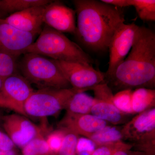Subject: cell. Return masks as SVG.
Returning <instances> with one entry per match:
<instances>
[{"label":"cell","instance_id":"f546056e","mask_svg":"<svg viewBox=\"0 0 155 155\" xmlns=\"http://www.w3.org/2000/svg\"><path fill=\"white\" fill-rule=\"evenodd\" d=\"M0 155H17V153L15 152V150L8 151L0 150Z\"/></svg>","mask_w":155,"mask_h":155},{"label":"cell","instance_id":"3957f363","mask_svg":"<svg viewBox=\"0 0 155 155\" xmlns=\"http://www.w3.org/2000/svg\"><path fill=\"white\" fill-rule=\"evenodd\" d=\"M47 57L56 61L92 65V59L80 46L63 32L45 25L38 38L24 51Z\"/></svg>","mask_w":155,"mask_h":155},{"label":"cell","instance_id":"4dcf8cb0","mask_svg":"<svg viewBox=\"0 0 155 155\" xmlns=\"http://www.w3.org/2000/svg\"><path fill=\"white\" fill-rule=\"evenodd\" d=\"M3 81H4V79L0 77V91L1 90V89H2V87Z\"/></svg>","mask_w":155,"mask_h":155},{"label":"cell","instance_id":"e0dca14e","mask_svg":"<svg viewBox=\"0 0 155 155\" xmlns=\"http://www.w3.org/2000/svg\"><path fill=\"white\" fill-rule=\"evenodd\" d=\"M132 107L134 115L155 108V89H135L132 94Z\"/></svg>","mask_w":155,"mask_h":155},{"label":"cell","instance_id":"44dd1931","mask_svg":"<svg viewBox=\"0 0 155 155\" xmlns=\"http://www.w3.org/2000/svg\"><path fill=\"white\" fill-rule=\"evenodd\" d=\"M112 125L93 135L89 139L95 146L98 145L122 140L120 129L113 127Z\"/></svg>","mask_w":155,"mask_h":155},{"label":"cell","instance_id":"8fae6325","mask_svg":"<svg viewBox=\"0 0 155 155\" xmlns=\"http://www.w3.org/2000/svg\"><path fill=\"white\" fill-rule=\"evenodd\" d=\"M2 125L5 133L16 146L22 148L33 139L42 134L41 128L25 116L15 114L3 116Z\"/></svg>","mask_w":155,"mask_h":155},{"label":"cell","instance_id":"6da1fadb","mask_svg":"<svg viewBox=\"0 0 155 155\" xmlns=\"http://www.w3.org/2000/svg\"><path fill=\"white\" fill-rule=\"evenodd\" d=\"M112 91L155 87V34L150 28L138 26L127 58L114 75L105 81Z\"/></svg>","mask_w":155,"mask_h":155},{"label":"cell","instance_id":"603a6c76","mask_svg":"<svg viewBox=\"0 0 155 155\" xmlns=\"http://www.w3.org/2000/svg\"><path fill=\"white\" fill-rule=\"evenodd\" d=\"M18 57L0 52V77L3 79L18 73Z\"/></svg>","mask_w":155,"mask_h":155},{"label":"cell","instance_id":"4fadbf2b","mask_svg":"<svg viewBox=\"0 0 155 155\" xmlns=\"http://www.w3.org/2000/svg\"><path fill=\"white\" fill-rule=\"evenodd\" d=\"M75 11L58 1L45 6L43 21L45 25L61 32L75 34Z\"/></svg>","mask_w":155,"mask_h":155},{"label":"cell","instance_id":"d6986e66","mask_svg":"<svg viewBox=\"0 0 155 155\" xmlns=\"http://www.w3.org/2000/svg\"><path fill=\"white\" fill-rule=\"evenodd\" d=\"M22 149V155H54L50 150L43 134L33 139Z\"/></svg>","mask_w":155,"mask_h":155},{"label":"cell","instance_id":"9a60e30c","mask_svg":"<svg viewBox=\"0 0 155 155\" xmlns=\"http://www.w3.org/2000/svg\"><path fill=\"white\" fill-rule=\"evenodd\" d=\"M45 5L31 7L2 20L19 30L36 35L43 28V15Z\"/></svg>","mask_w":155,"mask_h":155},{"label":"cell","instance_id":"7a4b0ae2","mask_svg":"<svg viewBox=\"0 0 155 155\" xmlns=\"http://www.w3.org/2000/svg\"><path fill=\"white\" fill-rule=\"evenodd\" d=\"M77 25L75 35L87 47L94 51L108 49L119 25L125 22L121 9L95 0H74Z\"/></svg>","mask_w":155,"mask_h":155},{"label":"cell","instance_id":"d4e9b609","mask_svg":"<svg viewBox=\"0 0 155 155\" xmlns=\"http://www.w3.org/2000/svg\"><path fill=\"white\" fill-rule=\"evenodd\" d=\"M65 130L66 134L64 140L57 155H76L79 136L71 131Z\"/></svg>","mask_w":155,"mask_h":155},{"label":"cell","instance_id":"1f68e13d","mask_svg":"<svg viewBox=\"0 0 155 155\" xmlns=\"http://www.w3.org/2000/svg\"></svg>","mask_w":155,"mask_h":155},{"label":"cell","instance_id":"ffe728a7","mask_svg":"<svg viewBox=\"0 0 155 155\" xmlns=\"http://www.w3.org/2000/svg\"><path fill=\"white\" fill-rule=\"evenodd\" d=\"M131 6L135 8L139 17L142 20L155 21L154 0H131Z\"/></svg>","mask_w":155,"mask_h":155},{"label":"cell","instance_id":"30bf717a","mask_svg":"<svg viewBox=\"0 0 155 155\" xmlns=\"http://www.w3.org/2000/svg\"><path fill=\"white\" fill-rule=\"evenodd\" d=\"M94 103L91 114L113 125L125 124L129 121L131 115L124 114L114 104V94L105 82L93 88Z\"/></svg>","mask_w":155,"mask_h":155},{"label":"cell","instance_id":"277c9868","mask_svg":"<svg viewBox=\"0 0 155 155\" xmlns=\"http://www.w3.org/2000/svg\"><path fill=\"white\" fill-rule=\"evenodd\" d=\"M18 69L30 84L39 89L72 87L54 60L33 53L23 54Z\"/></svg>","mask_w":155,"mask_h":155},{"label":"cell","instance_id":"ac0fdd59","mask_svg":"<svg viewBox=\"0 0 155 155\" xmlns=\"http://www.w3.org/2000/svg\"><path fill=\"white\" fill-rule=\"evenodd\" d=\"M94 103V97L90 96L84 92H79L72 96L65 110L66 113L69 114H91Z\"/></svg>","mask_w":155,"mask_h":155},{"label":"cell","instance_id":"ba28073f","mask_svg":"<svg viewBox=\"0 0 155 155\" xmlns=\"http://www.w3.org/2000/svg\"><path fill=\"white\" fill-rule=\"evenodd\" d=\"M73 88L87 91L105 82V74L92 66L54 60Z\"/></svg>","mask_w":155,"mask_h":155},{"label":"cell","instance_id":"52a82bcc","mask_svg":"<svg viewBox=\"0 0 155 155\" xmlns=\"http://www.w3.org/2000/svg\"><path fill=\"white\" fill-rule=\"evenodd\" d=\"M34 91L31 84L18 73L6 78L0 91V107L27 117L25 104Z\"/></svg>","mask_w":155,"mask_h":155},{"label":"cell","instance_id":"8992f818","mask_svg":"<svg viewBox=\"0 0 155 155\" xmlns=\"http://www.w3.org/2000/svg\"><path fill=\"white\" fill-rule=\"evenodd\" d=\"M122 140L147 155H155V108L136 114L123 125Z\"/></svg>","mask_w":155,"mask_h":155},{"label":"cell","instance_id":"7402d4cb","mask_svg":"<svg viewBox=\"0 0 155 155\" xmlns=\"http://www.w3.org/2000/svg\"><path fill=\"white\" fill-rule=\"evenodd\" d=\"M133 90L127 89L116 93L114 95V104L116 107L127 115H134L132 107V96Z\"/></svg>","mask_w":155,"mask_h":155},{"label":"cell","instance_id":"4316f807","mask_svg":"<svg viewBox=\"0 0 155 155\" xmlns=\"http://www.w3.org/2000/svg\"><path fill=\"white\" fill-rule=\"evenodd\" d=\"M15 146L8 134L0 129V150L4 151L13 150Z\"/></svg>","mask_w":155,"mask_h":155},{"label":"cell","instance_id":"5bb4252c","mask_svg":"<svg viewBox=\"0 0 155 155\" xmlns=\"http://www.w3.org/2000/svg\"><path fill=\"white\" fill-rule=\"evenodd\" d=\"M35 36L19 30L0 19V52L19 58L33 42Z\"/></svg>","mask_w":155,"mask_h":155},{"label":"cell","instance_id":"f1b7e54d","mask_svg":"<svg viewBox=\"0 0 155 155\" xmlns=\"http://www.w3.org/2000/svg\"><path fill=\"white\" fill-rule=\"evenodd\" d=\"M132 149L131 148L122 149L116 152L114 155H147L141 152Z\"/></svg>","mask_w":155,"mask_h":155},{"label":"cell","instance_id":"2e32d148","mask_svg":"<svg viewBox=\"0 0 155 155\" xmlns=\"http://www.w3.org/2000/svg\"><path fill=\"white\" fill-rule=\"evenodd\" d=\"M51 0H0V19H5L12 14L24 9L45 5Z\"/></svg>","mask_w":155,"mask_h":155},{"label":"cell","instance_id":"9c48e42d","mask_svg":"<svg viewBox=\"0 0 155 155\" xmlns=\"http://www.w3.org/2000/svg\"><path fill=\"white\" fill-rule=\"evenodd\" d=\"M138 25L135 23L119 25L112 38L108 49L110 51L109 66L105 81L112 77L116 69L130 52Z\"/></svg>","mask_w":155,"mask_h":155},{"label":"cell","instance_id":"484cf974","mask_svg":"<svg viewBox=\"0 0 155 155\" xmlns=\"http://www.w3.org/2000/svg\"><path fill=\"white\" fill-rule=\"evenodd\" d=\"M66 130L58 128L49 133L45 137L46 140L51 151L53 154L57 155L61 148Z\"/></svg>","mask_w":155,"mask_h":155},{"label":"cell","instance_id":"7c38bea8","mask_svg":"<svg viewBox=\"0 0 155 155\" xmlns=\"http://www.w3.org/2000/svg\"><path fill=\"white\" fill-rule=\"evenodd\" d=\"M111 125L91 114L81 115L66 113L58 123V128L89 139L93 135Z\"/></svg>","mask_w":155,"mask_h":155},{"label":"cell","instance_id":"cb8c5ba5","mask_svg":"<svg viewBox=\"0 0 155 155\" xmlns=\"http://www.w3.org/2000/svg\"><path fill=\"white\" fill-rule=\"evenodd\" d=\"M127 148H132V145L119 140L96 146L91 155H114L119 150Z\"/></svg>","mask_w":155,"mask_h":155},{"label":"cell","instance_id":"83f0119b","mask_svg":"<svg viewBox=\"0 0 155 155\" xmlns=\"http://www.w3.org/2000/svg\"><path fill=\"white\" fill-rule=\"evenodd\" d=\"M103 3L116 8H124L131 6V0H101Z\"/></svg>","mask_w":155,"mask_h":155},{"label":"cell","instance_id":"5b68a950","mask_svg":"<svg viewBox=\"0 0 155 155\" xmlns=\"http://www.w3.org/2000/svg\"><path fill=\"white\" fill-rule=\"evenodd\" d=\"M85 91L73 87L45 88L34 90L25 103V114L27 116L40 118L55 116L65 110L72 96L78 92Z\"/></svg>","mask_w":155,"mask_h":155}]
</instances>
